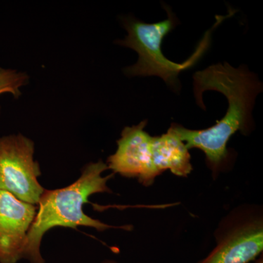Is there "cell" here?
I'll list each match as a JSON object with an SVG mask.
<instances>
[{
  "label": "cell",
  "mask_w": 263,
  "mask_h": 263,
  "mask_svg": "<svg viewBox=\"0 0 263 263\" xmlns=\"http://www.w3.org/2000/svg\"><path fill=\"white\" fill-rule=\"evenodd\" d=\"M148 121L123 129L117 141V150L107 161L113 174L124 177L137 178L145 186L154 183L156 176L152 167V138L144 130Z\"/></svg>",
  "instance_id": "obj_6"
},
{
  "label": "cell",
  "mask_w": 263,
  "mask_h": 263,
  "mask_svg": "<svg viewBox=\"0 0 263 263\" xmlns=\"http://www.w3.org/2000/svg\"><path fill=\"white\" fill-rule=\"evenodd\" d=\"M28 81L29 76L24 72L0 67V96L10 94L15 98H19L22 95L21 88Z\"/></svg>",
  "instance_id": "obj_9"
},
{
  "label": "cell",
  "mask_w": 263,
  "mask_h": 263,
  "mask_svg": "<svg viewBox=\"0 0 263 263\" xmlns=\"http://www.w3.org/2000/svg\"><path fill=\"white\" fill-rule=\"evenodd\" d=\"M36 212V205L0 190V263H17L24 259Z\"/></svg>",
  "instance_id": "obj_7"
},
{
  "label": "cell",
  "mask_w": 263,
  "mask_h": 263,
  "mask_svg": "<svg viewBox=\"0 0 263 263\" xmlns=\"http://www.w3.org/2000/svg\"><path fill=\"white\" fill-rule=\"evenodd\" d=\"M216 245L198 263H249L263 251L262 208L245 204L227 214L214 233Z\"/></svg>",
  "instance_id": "obj_4"
},
{
  "label": "cell",
  "mask_w": 263,
  "mask_h": 263,
  "mask_svg": "<svg viewBox=\"0 0 263 263\" xmlns=\"http://www.w3.org/2000/svg\"><path fill=\"white\" fill-rule=\"evenodd\" d=\"M107 170L108 165L102 160L90 162L83 167L79 179L70 186L45 190L29 230L24 259L30 263H46L41 253V241L46 232L57 227L75 230L78 227H88L99 232L118 228L93 219L84 212V205L90 202L91 195L112 193L107 183L114 174L102 176Z\"/></svg>",
  "instance_id": "obj_2"
},
{
  "label": "cell",
  "mask_w": 263,
  "mask_h": 263,
  "mask_svg": "<svg viewBox=\"0 0 263 263\" xmlns=\"http://www.w3.org/2000/svg\"><path fill=\"white\" fill-rule=\"evenodd\" d=\"M255 263H263L262 254H261L260 257H259V258L257 259V260L256 261Z\"/></svg>",
  "instance_id": "obj_11"
},
{
  "label": "cell",
  "mask_w": 263,
  "mask_h": 263,
  "mask_svg": "<svg viewBox=\"0 0 263 263\" xmlns=\"http://www.w3.org/2000/svg\"><path fill=\"white\" fill-rule=\"evenodd\" d=\"M194 94L197 104L205 110L202 94L216 91L224 95L228 101L224 117L216 124L205 129H190L178 124L169 128L186 144L188 149L198 148L205 154L207 163L216 174L228 157V141L240 131L249 134L253 128L252 110L262 84L245 66L235 68L228 62L218 63L193 76Z\"/></svg>",
  "instance_id": "obj_1"
},
{
  "label": "cell",
  "mask_w": 263,
  "mask_h": 263,
  "mask_svg": "<svg viewBox=\"0 0 263 263\" xmlns=\"http://www.w3.org/2000/svg\"><path fill=\"white\" fill-rule=\"evenodd\" d=\"M101 263H119L117 262L115 260H111V259H106V260H104L103 262Z\"/></svg>",
  "instance_id": "obj_10"
},
{
  "label": "cell",
  "mask_w": 263,
  "mask_h": 263,
  "mask_svg": "<svg viewBox=\"0 0 263 263\" xmlns=\"http://www.w3.org/2000/svg\"><path fill=\"white\" fill-rule=\"evenodd\" d=\"M152 167L156 178L167 170L181 177H186L193 171L187 147L170 129L162 136L152 138Z\"/></svg>",
  "instance_id": "obj_8"
},
{
  "label": "cell",
  "mask_w": 263,
  "mask_h": 263,
  "mask_svg": "<svg viewBox=\"0 0 263 263\" xmlns=\"http://www.w3.org/2000/svg\"><path fill=\"white\" fill-rule=\"evenodd\" d=\"M167 18L155 24H146L133 17L123 20L127 35L117 41L118 45L134 50L138 54V62L124 69L125 75L158 76L171 89L179 91L181 84L179 76L181 72L191 68L207 51L211 42L212 30L205 33L191 57L183 63H176L164 57L162 51L164 37L178 25L179 22L171 8L164 6Z\"/></svg>",
  "instance_id": "obj_3"
},
{
  "label": "cell",
  "mask_w": 263,
  "mask_h": 263,
  "mask_svg": "<svg viewBox=\"0 0 263 263\" xmlns=\"http://www.w3.org/2000/svg\"><path fill=\"white\" fill-rule=\"evenodd\" d=\"M34 153V142L21 133L0 137V190L36 205L45 190Z\"/></svg>",
  "instance_id": "obj_5"
}]
</instances>
